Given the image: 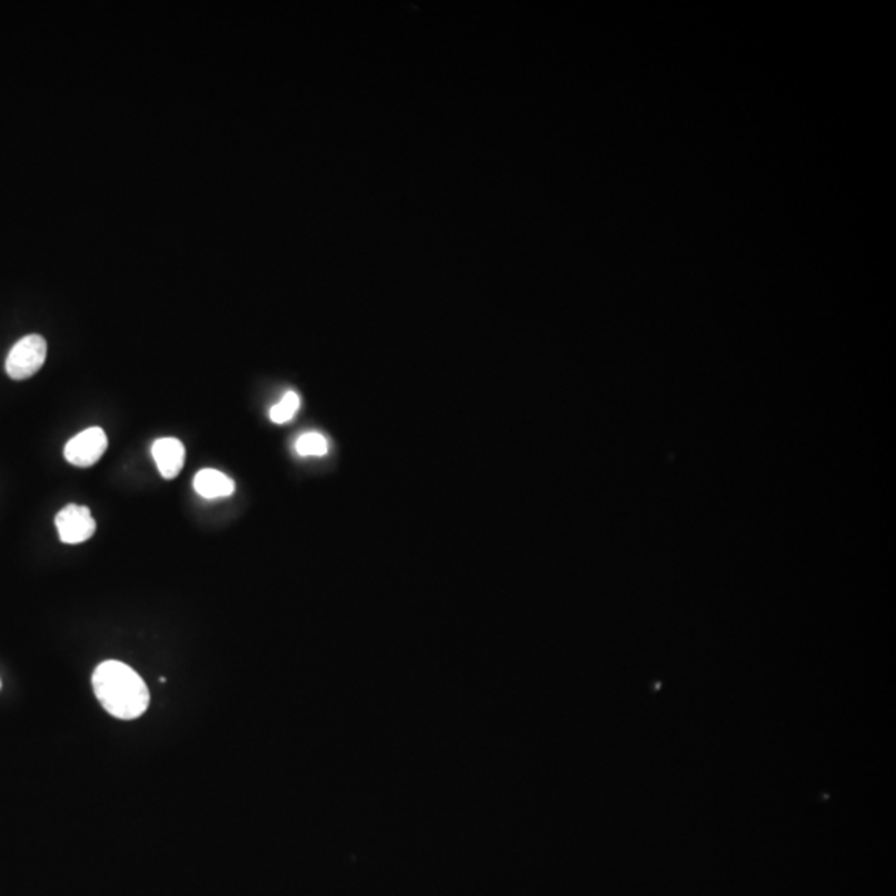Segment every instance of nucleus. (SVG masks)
<instances>
[{"label": "nucleus", "mask_w": 896, "mask_h": 896, "mask_svg": "<svg viewBox=\"0 0 896 896\" xmlns=\"http://www.w3.org/2000/svg\"><path fill=\"white\" fill-rule=\"evenodd\" d=\"M92 684L103 709L117 719H138L148 709L150 690L140 674L125 663H102L93 673Z\"/></svg>", "instance_id": "f257e3e1"}, {"label": "nucleus", "mask_w": 896, "mask_h": 896, "mask_svg": "<svg viewBox=\"0 0 896 896\" xmlns=\"http://www.w3.org/2000/svg\"><path fill=\"white\" fill-rule=\"evenodd\" d=\"M47 359V342L42 336L30 335L17 340L6 360L10 379L26 380L42 369Z\"/></svg>", "instance_id": "f03ea898"}, {"label": "nucleus", "mask_w": 896, "mask_h": 896, "mask_svg": "<svg viewBox=\"0 0 896 896\" xmlns=\"http://www.w3.org/2000/svg\"><path fill=\"white\" fill-rule=\"evenodd\" d=\"M57 531L67 545H79L90 540L96 534L97 524L89 508L70 504L57 514Z\"/></svg>", "instance_id": "7ed1b4c3"}, {"label": "nucleus", "mask_w": 896, "mask_h": 896, "mask_svg": "<svg viewBox=\"0 0 896 896\" xmlns=\"http://www.w3.org/2000/svg\"><path fill=\"white\" fill-rule=\"evenodd\" d=\"M109 440L100 427L83 430L66 446V458L76 467H92L106 454Z\"/></svg>", "instance_id": "20e7f679"}, {"label": "nucleus", "mask_w": 896, "mask_h": 896, "mask_svg": "<svg viewBox=\"0 0 896 896\" xmlns=\"http://www.w3.org/2000/svg\"><path fill=\"white\" fill-rule=\"evenodd\" d=\"M151 455L157 461L161 477L167 478V480L178 477V474L183 470L185 447L180 440L173 439V437L158 439L151 447Z\"/></svg>", "instance_id": "39448f33"}, {"label": "nucleus", "mask_w": 896, "mask_h": 896, "mask_svg": "<svg viewBox=\"0 0 896 896\" xmlns=\"http://www.w3.org/2000/svg\"><path fill=\"white\" fill-rule=\"evenodd\" d=\"M193 487L197 494L207 498V500L231 497L236 490L235 481L223 471L215 470V468H205V470L198 471L193 480Z\"/></svg>", "instance_id": "423d86ee"}, {"label": "nucleus", "mask_w": 896, "mask_h": 896, "mask_svg": "<svg viewBox=\"0 0 896 896\" xmlns=\"http://www.w3.org/2000/svg\"><path fill=\"white\" fill-rule=\"evenodd\" d=\"M296 451L301 457H325L329 451V442L322 434L308 432L296 440Z\"/></svg>", "instance_id": "0eeeda50"}, {"label": "nucleus", "mask_w": 896, "mask_h": 896, "mask_svg": "<svg viewBox=\"0 0 896 896\" xmlns=\"http://www.w3.org/2000/svg\"><path fill=\"white\" fill-rule=\"evenodd\" d=\"M299 407H301V397L292 392V390H289V392H286L282 399L272 407L269 417H271L275 424H286L292 420V417L298 414Z\"/></svg>", "instance_id": "6e6552de"}]
</instances>
